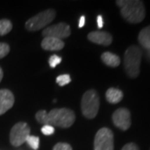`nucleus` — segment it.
<instances>
[{"label":"nucleus","instance_id":"nucleus-1","mask_svg":"<svg viewBox=\"0 0 150 150\" xmlns=\"http://www.w3.org/2000/svg\"><path fill=\"white\" fill-rule=\"evenodd\" d=\"M35 118L39 123L44 125H54L59 128H69L75 121V114L69 108H54L49 112L45 110H39Z\"/></svg>","mask_w":150,"mask_h":150},{"label":"nucleus","instance_id":"nucleus-2","mask_svg":"<svg viewBox=\"0 0 150 150\" xmlns=\"http://www.w3.org/2000/svg\"><path fill=\"white\" fill-rule=\"evenodd\" d=\"M121 15L130 23H139L144 19L145 8L144 3L139 0H118Z\"/></svg>","mask_w":150,"mask_h":150},{"label":"nucleus","instance_id":"nucleus-3","mask_svg":"<svg viewBox=\"0 0 150 150\" xmlns=\"http://www.w3.org/2000/svg\"><path fill=\"white\" fill-rule=\"evenodd\" d=\"M142 55V50L135 45L130 46L125 51L123 60L124 69L127 75L132 79H135L139 75Z\"/></svg>","mask_w":150,"mask_h":150},{"label":"nucleus","instance_id":"nucleus-4","mask_svg":"<svg viewBox=\"0 0 150 150\" xmlns=\"http://www.w3.org/2000/svg\"><path fill=\"white\" fill-rule=\"evenodd\" d=\"M99 96L94 89L87 91L81 100V109L87 118H94L99 109Z\"/></svg>","mask_w":150,"mask_h":150},{"label":"nucleus","instance_id":"nucleus-5","mask_svg":"<svg viewBox=\"0 0 150 150\" xmlns=\"http://www.w3.org/2000/svg\"><path fill=\"white\" fill-rule=\"evenodd\" d=\"M55 15L56 12L54 9L44 10L29 18L25 23V27L28 31L40 30L45 26H47L48 23L53 22L55 18Z\"/></svg>","mask_w":150,"mask_h":150},{"label":"nucleus","instance_id":"nucleus-6","mask_svg":"<svg viewBox=\"0 0 150 150\" xmlns=\"http://www.w3.org/2000/svg\"><path fill=\"white\" fill-rule=\"evenodd\" d=\"M114 139L112 130L102 128L97 132L94 138V150H113Z\"/></svg>","mask_w":150,"mask_h":150},{"label":"nucleus","instance_id":"nucleus-7","mask_svg":"<svg viewBox=\"0 0 150 150\" xmlns=\"http://www.w3.org/2000/svg\"><path fill=\"white\" fill-rule=\"evenodd\" d=\"M30 134V128L24 122H19L16 123L10 132V142L12 145L18 147L26 142L27 138Z\"/></svg>","mask_w":150,"mask_h":150},{"label":"nucleus","instance_id":"nucleus-8","mask_svg":"<svg viewBox=\"0 0 150 150\" xmlns=\"http://www.w3.org/2000/svg\"><path fill=\"white\" fill-rule=\"evenodd\" d=\"M42 34L44 38H56L62 40V38H65L69 36L71 34V30L69 25L66 23H59L55 25L46 28L43 31Z\"/></svg>","mask_w":150,"mask_h":150},{"label":"nucleus","instance_id":"nucleus-9","mask_svg":"<svg viewBox=\"0 0 150 150\" xmlns=\"http://www.w3.org/2000/svg\"><path fill=\"white\" fill-rule=\"evenodd\" d=\"M112 119L113 124L123 131L128 130L131 126V114L127 108H121L117 109L112 113Z\"/></svg>","mask_w":150,"mask_h":150},{"label":"nucleus","instance_id":"nucleus-10","mask_svg":"<svg viewBox=\"0 0 150 150\" xmlns=\"http://www.w3.org/2000/svg\"><path fill=\"white\" fill-rule=\"evenodd\" d=\"M14 96L8 89H0V115L5 113L13 106Z\"/></svg>","mask_w":150,"mask_h":150},{"label":"nucleus","instance_id":"nucleus-11","mask_svg":"<svg viewBox=\"0 0 150 150\" xmlns=\"http://www.w3.org/2000/svg\"><path fill=\"white\" fill-rule=\"evenodd\" d=\"M88 38L93 43L104 46L110 45L112 41V35L104 31H93L89 33L88 35Z\"/></svg>","mask_w":150,"mask_h":150},{"label":"nucleus","instance_id":"nucleus-12","mask_svg":"<svg viewBox=\"0 0 150 150\" xmlns=\"http://www.w3.org/2000/svg\"><path fill=\"white\" fill-rule=\"evenodd\" d=\"M41 47L48 51H59L64 47V43L63 40L56 38L46 37L43 39Z\"/></svg>","mask_w":150,"mask_h":150},{"label":"nucleus","instance_id":"nucleus-13","mask_svg":"<svg viewBox=\"0 0 150 150\" xmlns=\"http://www.w3.org/2000/svg\"><path fill=\"white\" fill-rule=\"evenodd\" d=\"M123 93L121 90L115 88H110L106 92V99L110 103H118L123 99Z\"/></svg>","mask_w":150,"mask_h":150},{"label":"nucleus","instance_id":"nucleus-14","mask_svg":"<svg viewBox=\"0 0 150 150\" xmlns=\"http://www.w3.org/2000/svg\"><path fill=\"white\" fill-rule=\"evenodd\" d=\"M101 59L102 61L109 67H118L120 64V59L118 55L110 53V52H105L101 55Z\"/></svg>","mask_w":150,"mask_h":150},{"label":"nucleus","instance_id":"nucleus-15","mask_svg":"<svg viewBox=\"0 0 150 150\" xmlns=\"http://www.w3.org/2000/svg\"><path fill=\"white\" fill-rule=\"evenodd\" d=\"M139 42L146 50L150 49V25L140 31L139 34Z\"/></svg>","mask_w":150,"mask_h":150},{"label":"nucleus","instance_id":"nucleus-16","mask_svg":"<svg viewBox=\"0 0 150 150\" xmlns=\"http://www.w3.org/2000/svg\"><path fill=\"white\" fill-rule=\"evenodd\" d=\"M13 28V24L8 19H1L0 20V36L5 35L10 32Z\"/></svg>","mask_w":150,"mask_h":150},{"label":"nucleus","instance_id":"nucleus-17","mask_svg":"<svg viewBox=\"0 0 150 150\" xmlns=\"http://www.w3.org/2000/svg\"><path fill=\"white\" fill-rule=\"evenodd\" d=\"M26 143L30 148H32L33 149L37 150L39 148V138L38 136L29 135L26 139Z\"/></svg>","mask_w":150,"mask_h":150},{"label":"nucleus","instance_id":"nucleus-18","mask_svg":"<svg viewBox=\"0 0 150 150\" xmlns=\"http://www.w3.org/2000/svg\"><path fill=\"white\" fill-rule=\"evenodd\" d=\"M56 82L59 86L67 85L71 82V78L69 74L59 75L56 79Z\"/></svg>","mask_w":150,"mask_h":150},{"label":"nucleus","instance_id":"nucleus-19","mask_svg":"<svg viewBox=\"0 0 150 150\" xmlns=\"http://www.w3.org/2000/svg\"><path fill=\"white\" fill-rule=\"evenodd\" d=\"M10 51L9 45L5 43H0V59L4 58Z\"/></svg>","mask_w":150,"mask_h":150},{"label":"nucleus","instance_id":"nucleus-20","mask_svg":"<svg viewBox=\"0 0 150 150\" xmlns=\"http://www.w3.org/2000/svg\"><path fill=\"white\" fill-rule=\"evenodd\" d=\"M62 62V58L59 57L58 55H52L49 59H48V64L50 65L51 68H55L57 65H59Z\"/></svg>","mask_w":150,"mask_h":150},{"label":"nucleus","instance_id":"nucleus-21","mask_svg":"<svg viewBox=\"0 0 150 150\" xmlns=\"http://www.w3.org/2000/svg\"><path fill=\"white\" fill-rule=\"evenodd\" d=\"M54 128L51 125H48V124H46V125H43L41 129V132L43 133L44 135H52L54 134Z\"/></svg>","mask_w":150,"mask_h":150},{"label":"nucleus","instance_id":"nucleus-22","mask_svg":"<svg viewBox=\"0 0 150 150\" xmlns=\"http://www.w3.org/2000/svg\"><path fill=\"white\" fill-rule=\"evenodd\" d=\"M53 150H73L72 147L69 144L66 143H58L55 144Z\"/></svg>","mask_w":150,"mask_h":150},{"label":"nucleus","instance_id":"nucleus-23","mask_svg":"<svg viewBox=\"0 0 150 150\" xmlns=\"http://www.w3.org/2000/svg\"><path fill=\"white\" fill-rule=\"evenodd\" d=\"M122 150H139V149L138 145L135 144L134 143H129V144L124 145Z\"/></svg>","mask_w":150,"mask_h":150},{"label":"nucleus","instance_id":"nucleus-24","mask_svg":"<svg viewBox=\"0 0 150 150\" xmlns=\"http://www.w3.org/2000/svg\"><path fill=\"white\" fill-rule=\"evenodd\" d=\"M97 23L98 28H102L103 27V18L101 15H98L97 18Z\"/></svg>","mask_w":150,"mask_h":150},{"label":"nucleus","instance_id":"nucleus-25","mask_svg":"<svg viewBox=\"0 0 150 150\" xmlns=\"http://www.w3.org/2000/svg\"><path fill=\"white\" fill-rule=\"evenodd\" d=\"M84 23H85V17L81 16L80 19H79V27L83 28L84 26Z\"/></svg>","mask_w":150,"mask_h":150},{"label":"nucleus","instance_id":"nucleus-26","mask_svg":"<svg viewBox=\"0 0 150 150\" xmlns=\"http://www.w3.org/2000/svg\"><path fill=\"white\" fill-rule=\"evenodd\" d=\"M146 58H147V59L150 62V49L146 50Z\"/></svg>","mask_w":150,"mask_h":150},{"label":"nucleus","instance_id":"nucleus-27","mask_svg":"<svg viewBox=\"0 0 150 150\" xmlns=\"http://www.w3.org/2000/svg\"><path fill=\"white\" fill-rule=\"evenodd\" d=\"M3 76H4V73H3V70H2V69L0 68V82H1L2 79H3Z\"/></svg>","mask_w":150,"mask_h":150}]
</instances>
